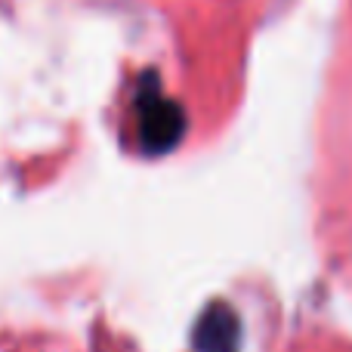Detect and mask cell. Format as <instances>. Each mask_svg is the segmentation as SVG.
<instances>
[{
    "mask_svg": "<svg viewBox=\"0 0 352 352\" xmlns=\"http://www.w3.org/2000/svg\"><path fill=\"white\" fill-rule=\"evenodd\" d=\"M136 121H140L136 127H140L142 148L152 155L170 152L176 142H179L182 127H186L182 109L158 90H142L140 102H136Z\"/></svg>",
    "mask_w": 352,
    "mask_h": 352,
    "instance_id": "cell-1",
    "label": "cell"
},
{
    "mask_svg": "<svg viewBox=\"0 0 352 352\" xmlns=\"http://www.w3.org/2000/svg\"><path fill=\"white\" fill-rule=\"evenodd\" d=\"M201 352H235L238 343V322L232 312H226L223 306L210 309L198 324V334H195Z\"/></svg>",
    "mask_w": 352,
    "mask_h": 352,
    "instance_id": "cell-2",
    "label": "cell"
}]
</instances>
